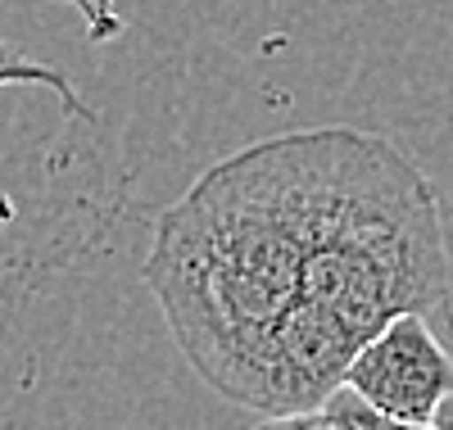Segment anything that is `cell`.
<instances>
[{"instance_id": "cell-1", "label": "cell", "mask_w": 453, "mask_h": 430, "mask_svg": "<svg viewBox=\"0 0 453 430\" xmlns=\"http://www.w3.org/2000/svg\"><path fill=\"white\" fill-rule=\"evenodd\" d=\"M386 136L318 127L213 164L145 258L164 322L218 395L295 426L381 326Z\"/></svg>"}, {"instance_id": "cell-2", "label": "cell", "mask_w": 453, "mask_h": 430, "mask_svg": "<svg viewBox=\"0 0 453 430\" xmlns=\"http://www.w3.org/2000/svg\"><path fill=\"white\" fill-rule=\"evenodd\" d=\"M345 380L381 408L390 426L431 430L435 408L453 395V358L435 340L426 312H399L354 354Z\"/></svg>"}, {"instance_id": "cell-3", "label": "cell", "mask_w": 453, "mask_h": 430, "mask_svg": "<svg viewBox=\"0 0 453 430\" xmlns=\"http://www.w3.org/2000/svg\"><path fill=\"white\" fill-rule=\"evenodd\" d=\"M0 87H46V91H55V96L64 100L68 113L91 119V109L82 104L78 87H73L55 64H46V59H36V55L19 50L14 42H5V36H0Z\"/></svg>"}, {"instance_id": "cell-5", "label": "cell", "mask_w": 453, "mask_h": 430, "mask_svg": "<svg viewBox=\"0 0 453 430\" xmlns=\"http://www.w3.org/2000/svg\"><path fill=\"white\" fill-rule=\"evenodd\" d=\"M73 5L82 10V19H87V27H91L96 42H109V36L123 27L119 10H113V0H73Z\"/></svg>"}, {"instance_id": "cell-6", "label": "cell", "mask_w": 453, "mask_h": 430, "mask_svg": "<svg viewBox=\"0 0 453 430\" xmlns=\"http://www.w3.org/2000/svg\"><path fill=\"white\" fill-rule=\"evenodd\" d=\"M14 218V204H10V195H0V227H5Z\"/></svg>"}, {"instance_id": "cell-4", "label": "cell", "mask_w": 453, "mask_h": 430, "mask_svg": "<svg viewBox=\"0 0 453 430\" xmlns=\"http://www.w3.org/2000/svg\"><path fill=\"white\" fill-rule=\"evenodd\" d=\"M295 426H390V417L376 408V403H367L349 380H340L331 395L309 417H299Z\"/></svg>"}]
</instances>
